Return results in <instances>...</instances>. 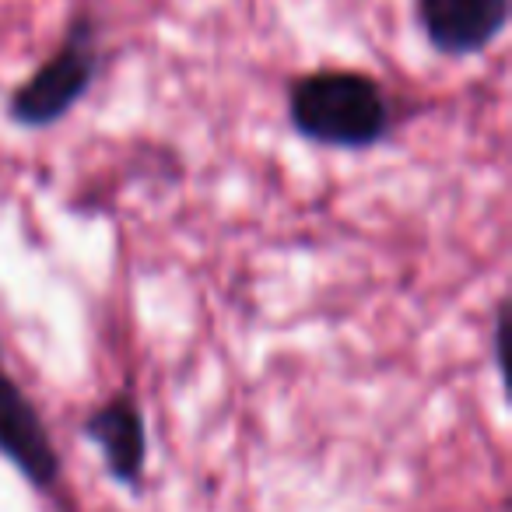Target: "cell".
<instances>
[{
  "label": "cell",
  "mask_w": 512,
  "mask_h": 512,
  "mask_svg": "<svg viewBox=\"0 0 512 512\" xmlns=\"http://www.w3.org/2000/svg\"><path fill=\"white\" fill-rule=\"evenodd\" d=\"M425 39L442 57L484 53L509 25V0H418Z\"/></svg>",
  "instance_id": "obj_4"
},
{
  "label": "cell",
  "mask_w": 512,
  "mask_h": 512,
  "mask_svg": "<svg viewBox=\"0 0 512 512\" xmlns=\"http://www.w3.org/2000/svg\"><path fill=\"white\" fill-rule=\"evenodd\" d=\"M99 71V50H95L92 22H74L67 29V39L57 46L50 60L32 74L25 85H18L8 99V116L18 127H53L64 120L92 88Z\"/></svg>",
  "instance_id": "obj_2"
},
{
  "label": "cell",
  "mask_w": 512,
  "mask_h": 512,
  "mask_svg": "<svg viewBox=\"0 0 512 512\" xmlns=\"http://www.w3.org/2000/svg\"><path fill=\"white\" fill-rule=\"evenodd\" d=\"M0 456H8L15 470L36 488L50 491L60 481V456L39 418L36 404L0 362Z\"/></svg>",
  "instance_id": "obj_3"
},
{
  "label": "cell",
  "mask_w": 512,
  "mask_h": 512,
  "mask_svg": "<svg viewBox=\"0 0 512 512\" xmlns=\"http://www.w3.org/2000/svg\"><path fill=\"white\" fill-rule=\"evenodd\" d=\"M81 432L88 442L99 446L113 481L127 484V488L141 484L144 463H148V428H144V414L130 393H116L106 404L95 407Z\"/></svg>",
  "instance_id": "obj_5"
},
{
  "label": "cell",
  "mask_w": 512,
  "mask_h": 512,
  "mask_svg": "<svg viewBox=\"0 0 512 512\" xmlns=\"http://www.w3.org/2000/svg\"><path fill=\"white\" fill-rule=\"evenodd\" d=\"M288 120L313 144L362 151L393 130V109L369 74L313 71L288 92Z\"/></svg>",
  "instance_id": "obj_1"
}]
</instances>
